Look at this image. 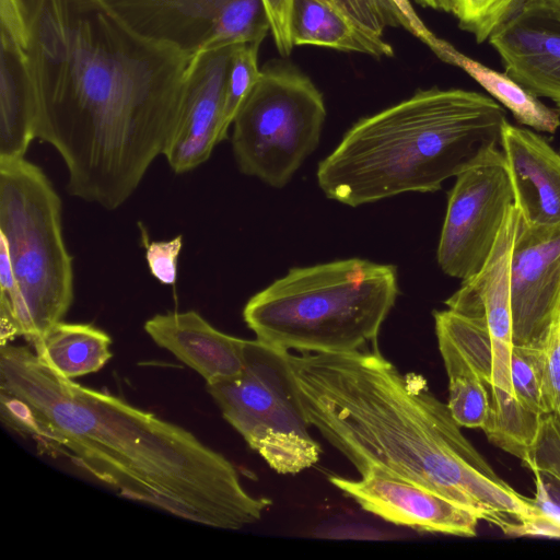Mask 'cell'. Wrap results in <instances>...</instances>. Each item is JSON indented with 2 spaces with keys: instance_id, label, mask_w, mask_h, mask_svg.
<instances>
[{
  "instance_id": "83f0119b",
  "label": "cell",
  "mask_w": 560,
  "mask_h": 560,
  "mask_svg": "<svg viewBox=\"0 0 560 560\" xmlns=\"http://www.w3.org/2000/svg\"><path fill=\"white\" fill-rule=\"evenodd\" d=\"M522 463L560 479V422L552 413L540 415L536 436Z\"/></svg>"
},
{
  "instance_id": "7402d4cb",
  "label": "cell",
  "mask_w": 560,
  "mask_h": 560,
  "mask_svg": "<svg viewBox=\"0 0 560 560\" xmlns=\"http://www.w3.org/2000/svg\"><path fill=\"white\" fill-rule=\"evenodd\" d=\"M448 377L447 407L454 420L469 429H482L489 418V400L481 381L447 353H441Z\"/></svg>"
},
{
  "instance_id": "d4e9b609",
  "label": "cell",
  "mask_w": 560,
  "mask_h": 560,
  "mask_svg": "<svg viewBox=\"0 0 560 560\" xmlns=\"http://www.w3.org/2000/svg\"><path fill=\"white\" fill-rule=\"evenodd\" d=\"M545 352L541 346H513L511 382L514 396L528 411L548 413L544 402Z\"/></svg>"
},
{
  "instance_id": "8fae6325",
  "label": "cell",
  "mask_w": 560,
  "mask_h": 560,
  "mask_svg": "<svg viewBox=\"0 0 560 560\" xmlns=\"http://www.w3.org/2000/svg\"><path fill=\"white\" fill-rule=\"evenodd\" d=\"M510 304L513 346H541L560 310V225L529 224L518 214Z\"/></svg>"
},
{
  "instance_id": "6da1fadb",
  "label": "cell",
  "mask_w": 560,
  "mask_h": 560,
  "mask_svg": "<svg viewBox=\"0 0 560 560\" xmlns=\"http://www.w3.org/2000/svg\"><path fill=\"white\" fill-rule=\"evenodd\" d=\"M35 136L62 158L67 190L114 210L179 124L190 56L72 0H22Z\"/></svg>"
},
{
  "instance_id": "2e32d148",
  "label": "cell",
  "mask_w": 560,
  "mask_h": 560,
  "mask_svg": "<svg viewBox=\"0 0 560 560\" xmlns=\"http://www.w3.org/2000/svg\"><path fill=\"white\" fill-rule=\"evenodd\" d=\"M501 150L521 218L529 224L560 225V154L538 133L508 120Z\"/></svg>"
},
{
  "instance_id": "e0dca14e",
  "label": "cell",
  "mask_w": 560,
  "mask_h": 560,
  "mask_svg": "<svg viewBox=\"0 0 560 560\" xmlns=\"http://www.w3.org/2000/svg\"><path fill=\"white\" fill-rule=\"evenodd\" d=\"M144 330L159 347L202 376L207 385L243 371L245 339L218 330L195 311L156 314L144 323Z\"/></svg>"
},
{
  "instance_id": "1f68e13d",
  "label": "cell",
  "mask_w": 560,
  "mask_h": 560,
  "mask_svg": "<svg viewBox=\"0 0 560 560\" xmlns=\"http://www.w3.org/2000/svg\"><path fill=\"white\" fill-rule=\"evenodd\" d=\"M418 4L424 8H431L436 10V2L435 0H415Z\"/></svg>"
},
{
  "instance_id": "4316f807",
  "label": "cell",
  "mask_w": 560,
  "mask_h": 560,
  "mask_svg": "<svg viewBox=\"0 0 560 560\" xmlns=\"http://www.w3.org/2000/svg\"><path fill=\"white\" fill-rule=\"evenodd\" d=\"M535 476V497L532 499L539 515L532 524L528 535L560 537V479L556 476L530 469Z\"/></svg>"
},
{
  "instance_id": "603a6c76",
  "label": "cell",
  "mask_w": 560,
  "mask_h": 560,
  "mask_svg": "<svg viewBox=\"0 0 560 560\" xmlns=\"http://www.w3.org/2000/svg\"><path fill=\"white\" fill-rule=\"evenodd\" d=\"M527 0H435L436 10L454 15L478 44L509 21Z\"/></svg>"
},
{
  "instance_id": "9a60e30c",
  "label": "cell",
  "mask_w": 560,
  "mask_h": 560,
  "mask_svg": "<svg viewBox=\"0 0 560 560\" xmlns=\"http://www.w3.org/2000/svg\"><path fill=\"white\" fill-rule=\"evenodd\" d=\"M488 40L509 77L560 110L559 9L527 0Z\"/></svg>"
},
{
  "instance_id": "277c9868",
  "label": "cell",
  "mask_w": 560,
  "mask_h": 560,
  "mask_svg": "<svg viewBox=\"0 0 560 560\" xmlns=\"http://www.w3.org/2000/svg\"><path fill=\"white\" fill-rule=\"evenodd\" d=\"M504 108L462 89L418 90L358 120L319 162L325 195L350 207L405 192H432L501 148Z\"/></svg>"
},
{
  "instance_id": "f546056e",
  "label": "cell",
  "mask_w": 560,
  "mask_h": 560,
  "mask_svg": "<svg viewBox=\"0 0 560 560\" xmlns=\"http://www.w3.org/2000/svg\"><path fill=\"white\" fill-rule=\"evenodd\" d=\"M183 236L168 241H145V260L152 276L162 284L173 285L177 279V261Z\"/></svg>"
},
{
  "instance_id": "5b68a950",
  "label": "cell",
  "mask_w": 560,
  "mask_h": 560,
  "mask_svg": "<svg viewBox=\"0 0 560 560\" xmlns=\"http://www.w3.org/2000/svg\"><path fill=\"white\" fill-rule=\"evenodd\" d=\"M398 293L394 265L340 259L291 268L247 301L243 318L282 350L351 352L376 340Z\"/></svg>"
},
{
  "instance_id": "4fadbf2b",
  "label": "cell",
  "mask_w": 560,
  "mask_h": 560,
  "mask_svg": "<svg viewBox=\"0 0 560 560\" xmlns=\"http://www.w3.org/2000/svg\"><path fill=\"white\" fill-rule=\"evenodd\" d=\"M518 214L513 205L482 269L464 280L460 288L445 301L448 310L480 322L486 327L491 339L493 385L513 396L510 265Z\"/></svg>"
},
{
  "instance_id": "f1b7e54d",
  "label": "cell",
  "mask_w": 560,
  "mask_h": 560,
  "mask_svg": "<svg viewBox=\"0 0 560 560\" xmlns=\"http://www.w3.org/2000/svg\"><path fill=\"white\" fill-rule=\"evenodd\" d=\"M545 371L542 382L544 402L547 412L560 422V310L542 343Z\"/></svg>"
},
{
  "instance_id": "7c38bea8",
  "label": "cell",
  "mask_w": 560,
  "mask_h": 560,
  "mask_svg": "<svg viewBox=\"0 0 560 560\" xmlns=\"http://www.w3.org/2000/svg\"><path fill=\"white\" fill-rule=\"evenodd\" d=\"M329 481L364 511L396 525L429 533L474 537L479 518L469 510L420 485L381 472Z\"/></svg>"
},
{
  "instance_id": "d6a6232c",
  "label": "cell",
  "mask_w": 560,
  "mask_h": 560,
  "mask_svg": "<svg viewBox=\"0 0 560 560\" xmlns=\"http://www.w3.org/2000/svg\"><path fill=\"white\" fill-rule=\"evenodd\" d=\"M545 1H547L548 3H550L551 5H553L555 8L560 10V0H545Z\"/></svg>"
},
{
  "instance_id": "484cf974",
  "label": "cell",
  "mask_w": 560,
  "mask_h": 560,
  "mask_svg": "<svg viewBox=\"0 0 560 560\" xmlns=\"http://www.w3.org/2000/svg\"><path fill=\"white\" fill-rule=\"evenodd\" d=\"M259 47L258 43L233 46L226 81L222 140L226 139L240 107L259 80L261 73L258 67Z\"/></svg>"
},
{
  "instance_id": "ffe728a7",
  "label": "cell",
  "mask_w": 560,
  "mask_h": 560,
  "mask_svg": "<svg viewBox=\"0 0 560 560\" xmlns=\"http://www.w3.org/2000/svg\"><path fill=\"white\" fill-rule=\"evenodd\" d=\"M428 43L445 62L466 71L498 103L508 108L521 125L549 133H555L560 127V110L545 105L505 72L493 70L433 36Z\"/></svg>"
},
{
  "instance_id": "44dd1931",
  "label": "cell",
  "mask_w": 560,
  "mask_h": 560,
  "mask_svg": "<svg viewBox=\"0 0 560 560\" xmlns=\"http://www.w3.org/2000/svg\"><path fill=\"white\" fill-rule=\"evenodd\" d=\"M32 345L40 360L68 380L100 371L113 357L112 338L91 324L61 320Z\"/></svg>"
},
{
  "instance_id": "ac0fdd59",
  "label": "cell",
  "mask_w": 560,
  "mask_h": 560,
  "mask_svg": "<svg viewBox=\"0 0 560 560\" xmlns=\"http://www.w3.org/2000/svg\"><path fill=\"white\" fill-rule=\"evenodd\" d=\"M35 136V105L22 46L0 31V161L25 158Z\"/></svg>"
},
{
  "instance_id": "cb8c5ba5",
  "label": "cell",
  "mask_w": 560,
  "mask_h": 560,
  "mask_svg": "<svg viewBox=\"0 0 560 560\" xmlns=\"http://www.w3.org/2000/svg\"><path fill=\"white\" fill-rule=\"evenodd\" d=\"M365 35L383 38L386 27L418 26L404 0H331Z\"/></svg>"
},
{
  "instance_id": "9c48e42d",
  "label": "cell",
  "mask_w": 560,
  "mask_h": 560,
  "mask_svg": "<svg viewBox=\"0 0 560 560\" xmlns=\"http://www.w3.org/2000/svg\"><path fill=\"white\" fill-rule=\"evenodd\" d=\"M133 34L190 57L202 50L258 43L270 31L264 0H72Z\"/></svg>"
},
{
  "instance_id": "d6986e66",
  "label": "cell",
  "mask_w": 560,
  "mask_h": 560,
  "mask_svg": "<svg viewBox=\"0 0 560 560\" xmlns=\"http://www.w3.org/2000/svg\"><path fill=\"white\" fill-rule=\"evenodd\" d=\"M290 34L293 46H320L340 51L392 57L383 38L361 32L331 0H291Z\"/></svg>"
},
{
  "instance_id": "30bf717a",
  "label": "cell",
  "mask_w": 560,
  "mask_h": 560,
  "mask_svg": "<svg viewBox=\"0 0 560 560\" xmlns=\"http://www.w3.org/2000/svg\"><path fill=\"white\" fill-rule=\"evenodd\" d=\"M513 205V188L501 148L459 173L448 192L436 250L442 271L462 281L478 273Z\"/></svg>"
},
{
  "instance_id": "5bb4252c",
  "label": "cell",
  "mask_w": 560,
  "mask_h": 560,
  "mask_svg": "<svg viewBox=\"0 0 560 560\" xmlns=\"http://www.w3.org/2000/svg\"><path fill=\"white\" fill-rule=\"evenodd\" d=\"M233 46L199 51L189 61L182 117L163 154L175 173L198 167L223 141L222 120Z\"/></svg>"
},
{
  "instance_id": "3957f363",
  "label": "cell",
  "mask_w": 560,
  "mask_h": 560,
  "mask_svg": "<svg viewBox=\"0 0 560 560\" xmlns=\"http://www.w3.org/2000/svg\"><path fill=\"white\" fill-rule=\"evenodd\" d=\"M288 359L310 424L361 476L420 485L506 535L525 536L538 516L532 499L497 475L424 378L402 374L376 350Z\"/></svg>"
},
{
  "instance_id": "7a4b0ae2",
  "label": "cell",
  "mask_w": 560,
  "mask_h": 560,
  "mask_svg": "<svg viewBox=\"0 0 560 560\" xmlns=\"http://www.w3.org/2000/svg\"><path fill=\"white\" fill-rule=\"evenodd\" d=\"M0 418L120 495L190 522L237 530L272 503L250 494L232 462L190 431L68 380L10 342L0 347Z\"/></svg>"
},
{
  "instance_id": "8992f818",
  "label": "cell",
  "mask_w": 560,
  "mask_h": 560,
  "mask_svg": "<svg viewBox=\"0 0 560 560\" xmlns=\"http://www.w3.org/2000/svg\"><path fill=\"white\" fill-rule=\"evenodd\" d=\"M0 237L8 246L16 300L0 304V340L31 343L61 322L73 301V264L61 224V199L25 158L0 161Z\"/></svg>"
},
{
  "instance_id": "4dcf8cb0",
  "label": "cell",
  "mask_w": 560,
  "mask_h": 560,
  "mask_svg": "<svg viewBox=\"0 0 560 560\" xmlns=\"http://www.w3.org/2000/svg\"><path fill=\"white\" fill-rule=\"evenodd\" d=\"M275 45L281 56H289L293 49L290 34L291 0H264Z\"/></svg>"
},
{
  "instance_id": "52a82bcc",
  "label": "cell",
  "mask_w": 560,
  "mask_h": 560,
  "mask_svg": "<svg viewBox=\"0 0 560 560\" xmlns=\"http://www.w3.org/2000/svg\"><path fill=\"white\" fill-rule=\"evenodd\" d=\"M289 351L245 340L244 368L235 377L207 385L223 418L276 472L314 466L322 447L308 432Z\"/></svg>"
},
{
  "instance_id": "ba28073f",
  "label": "cell",
  "mask_w": 560,
  "mask_h": 560,
  "mask_svg": "<svg viewBox=\"0 0 560 560\" xmlns=\"http://www.w3.org/2000/svg\"><path fill=\"white\" fill-rule=\"evenodd\" d=\"M325 118L323 95L307 75L289 65L265 67L232 124L240 171L282 188L317 148Z\"/></svg>"
}]
</instances>
